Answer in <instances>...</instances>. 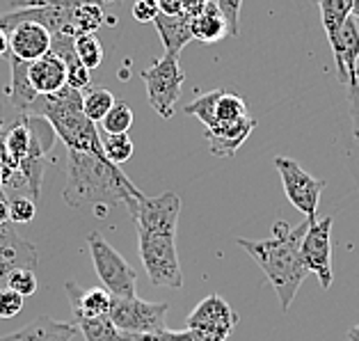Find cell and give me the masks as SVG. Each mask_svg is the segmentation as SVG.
Here are the masks:
<instances>
[{
	"instance_id": "6da1fadb",
	"label": "cell",
	"mask_w": 359,
	"mask_h": 341,
	"mask_svg": "<svg viewBox=\"0 0 359 341\" xmlns=\"http://www.w3.org/2000/svg\"><path fill=\"white\" fill-rule=\"evenodd\" d=\"M62 197L72 208L94 206L99 218H106V208L126 206L133 199H142L144 192L106 156L67 149V186Z\"/></svg>"
},
{
	"instance_id": "7a4b0ae2",
	"label": "cell",
	"mask_w": 359,
	"mask_h": 341,
	"mask_svg": "<svg viewBox=\"0 0 359 341\" xmlns=\"http://www.w3.org/2000/svg\"><path fill=\"white\" fill-rule=\"evenodd\" d=\"M309 227V220L291 227L284 220H277L273 225V236L264 241H245L238 239L236 243L257 261L259 268L264 270L270 286L275 288L282 312L286 314L297 295V288L309 275L300 257V241Z\"/></svg>"
},
{
	"instance_id": "3957f363",
	"label": "cell",
	"mask_w": 359,
	"mask_h": 341,
	"mask_svg": "<svg viewBox=\"0 0 359 341\" xmlns=\"http://www.w3.org/2000/svg\"><path fill=\"white\" fill-rule=\"evenodd\" d=\"M30 112L46 117L53 126L55 135L67 145V149H78L96 156L103 154V140L96 131L94 121L83 112V92L65 85L55 94H43L34 101Z\"/></svg>"
},
{
	"instance_id": "277c9868",
	"label": "cell",
	"mask_w": 359,
	"mask_h": 341,
	"mask_svg": "<svg viewBox=\"0 0 359 341\" xmlns=\"http://www.w3.org/2000/svg\"><path fill=\"white\" fill-rule=\"evenodd\" d=\"M137 246L149 282L165 288H183L177 234H154L137 229Z\"/></svg>"
},
{
	"instance_id": "5b68a950",
	"label": "cell",
	"mask_w": 359,
	"mask_h": 341,
	"mask_svg": "<svg viewBox=\"0 0 359 341\" xmlns=\"http://www.w3.org/2000/svg\"><path fill=\"white\" fill-rule=\"evenodd\" d=\"M87 248H90L96 275H99L103 288H106L112 298H130V295H137L135 293L137 270L130 266L99 232H92L87 236Z\"/></svg>"
},
{
	"instance_id": "8992f818",
	"label": "cell",
	"mask_w": 359,
	"mask_h": 341,
	"mask_svg": "<svg viewBox=\"0 0 359 341\" xmlns=\"http://www.w3.org/2000/svg\"><path fill=\"white\" fill-rule=\"evenodd\" d=\"M142 81L147 87L149 106L156 110V115L163 119L174 117V106L181 99L183 83H186V74L179 65V55L165 53L161 60H156L151 67L142 69Z\"/></svg>"
},
{
	"instance_id": "52a82bcc",
	"label": "cell",
	"mask_w": 359,
	"mask_h": 341,
	"mask_svg": "<svg viewBox=\"0 0 359 341\" xmlns=\"http://www.w3.org/2000/svg\"><path fill=\"white\" fill-rule=\"evenodd\" d=\"M275 168L279 172V179H282L288 202L304 215V220H309V222L318 220L316 215H318L320 192L325 190L327 183L323 179L311 177V174L304 172L293 159H284V156H277Z\"/></svg>"
},
{
	"instance_id": "ba28073f",
	"label": "cell",
	"mask_w": 359,
	"mask_h": 341,
	"mask_svg": "<svg viewBox=\"0 0 359 341\" xmlns=\"http://www.w3.org/2000/svg\"><path fill=\"white\" fill-rule=\"evenodd\" d=\"M238 323V314H233L222 295L211 293L188 314L186 326L195 341H226Z\"/></svg>"
},
{
	"instance_id": "9c48e42d",
	"label": "cell",
	"mask_w": 359,
	"mask_h": 341,
	"mask_svg": "<svg viewBox=\"0 0 359 341\" xmlns=\"http://www.w3.org/2000/svg\"><path fill=\"white\" fill-rule=\"evenodd\" d=\"M168 312H170L168 302H149L137 298V295H130V298H112V307L108 316L119 330L137 337V335L165 330Z\"/></svg>"
},
{
	"instance_id": "30bf717a",
	"label": "cell",
	"mask_w": 359,
	"mask_h": 341,
	"mask_svg": "<svg viewBox=\"0 0 359 341\" xmlns=\"http://www.w3.org/2000/svg\"><path fill=\"white\" fill-rule=\"evenodd\" d=\"M126 211L135 222V229L154 234H177L181 197L174 190L163 192L158 197H142L126 204Z\"/></svg>"
},
{
	"instance_id": "8fae6325",
	"label": "cell",
	"mask_w": 359,
	"mask_h": 341,
	"mask_svg": "<svg viewBox=\"0 0 359 341\" xmlns=\"http://www.w3.org/2000/svg\"><path fill=\"white\" fill-rule=\"evenodd\" d=\"M332 225H334L332 215L309 222L300 241L302 264L309 273L318 277L320 288H325V291L334 279V270H332Z\"/></svg>"
},
{
	"instance_id": "7c38bea8",
	"label": "cell",
	"mask_w": 359,
	"mask_h": 341,
	"mask_svg": "<svg viewBox=\"0 0 359 341\" xmlns=\"http://www.w3.org/2000/svg\"><path fill=\"white\" fill-rule=\"evenodd\" d=\"M39 255L30 241L16 232L14 222L0 225V288L7 284V277L14 268L37 270Z\"/></svg>"
},
{
	"instance_id": "4fadbf2b",
	"label": "cell",
	"mask_w": 359,
	"mask_h": 341,
	"mask_svg": "<svg viewBox=\"0 0 359 341\" xmlns=\"http://www.w3.org/2000/svg\"><path fill=\"white\" fill-rule=\"evenodd\" d=\"M330 46H332V55H334L339 83L344 87L357 83L355 69L359 62V25L353 14L348 16L346 23L341 25L334 37L330 39Z\"/></svg>"
},
{
	"instance_id": "5bb4252c",
	"label": "cell",
	"mask_w": 359,
	"mask_h": 341,
	"mask_svg": "<svg viewBox=\"0 0 359 341\" xmlns=\"http://www.w3.org/2000/svg\"><path fill=\"white\" fill-rule=\"evenodd\" d=\"M10 37V55L23 60V62H34L41 55H46L50 51V34L41 23L37 21H21L7 32Z\"/></svg>"
},
{
	"instance_id": "9a60e30c",
	"label": "cell",
	"mask_w": 359,
	"mask_h": 341,
	"mask_svg": "<svg viewBox=\"0 0 359 341\" xmlns=\"http://www.w3.org/2000/svg\"><path fill=\"white\" fill-rule=\"evenodd\" d=\"M254 126H257V119L248 115L238 121H231V124H217L206 128L204 138L208 142V149H211L213 156H220V159H233L243 142H248Z\"/></svg>"
},
{
	"instance_id": "2e32d148",
	"label": "cell",
	"mask_w": 359,
	"mask_h": 341,
	"mask_svg": "<svg viewBox=\"0 0 359 341\" xmlns=\"http://www.w3.org/2000/svg\"><path fill=\"white\" fill-rule=\"evenodd\" d=\"M28 78L39 96L55 94L67 85V65L62 58L55 55L53 51H48L46 55H41L39 60L28 65Z\"/></svg>"
},
{
	"instance_id": "e0dca14e",
	"label": "cell",
	"mask_w": 359,
	"mask_h": 341,
	"mask_svg": "<svg viewBox=\"0 0 359 341\" xmlns=\"http://www.w3.org/2000/svg\"><path fill=\"white\" fill-rule=\"evenodd\" d=\"M65 291L69 295L74 321L78 319H94V316H108L112 307V295L101 286L81 288L76 282H67Z\"/></svg>"
},
{
	"instance_id": "ac0fdd59",
	"label": "cell",
	"mask_w": 359,
	"mask_h": 341,
	"mask_svg": "<svg viewBox=\"0 0 359 341\" xmlns=\"http://www.w3.org/2000/svg\"><path fill=\"white\" fill-rule=\"evenodd\" d=\"M78 335L76 323L55 321L50 316H37L28 326L0 337V341H72Z\"/></svg>"
},
{
	"instance_id": "d6986e66",
	"label": "cell",
	"mask_w": 359,
	"mask_h": 341,
	"mask_svg": "<svg viewBox=\"0 0 359 341\" xmlns=\"http://www.w3.org/2000/svg\"><path fill=\"white\" fill-rule=\"evenodd\" d=\"M192 16L188 14H158L156 16V30H158V37L165 46V53L168 55H181V48L186 46L188 41H192V28H190Z\"/></svg>"
},
{
	"instance_id": "ffe728a7",
	"label": "cell",
	"mask_w": 359,
	"mask_h": 341,
	"mask_svg": "<svg viewBox=\"0 0 359 341\" xmlns=\"http://www.w3.org/2000/svg\"><path fill=\"white\" fill-rule=\"evenodd\" d=\"M190 28L192 39L201 44H217L229 37V25H226V19L222 16L220 7L215 5V0H208L204 10L192 16Z\"/></svg>"
},
{
	"instance_id": "44dd1931",
	"label": "cell",
	"mask_w": 359,
	"mask_h": 341,
	"mask_svg": "<svg viewBox=\"0 0 359 341\" xmlns=\"http://www.w3.org/2000/svg\"><path fill=\"white\" fill-rule=\"evenodd\" d=\"M28 65L30 62H23V60L10 55V67H12V81L10 87H7V94H10V101L16 112H30L34 101L39 99V94L34 92V87L30 85V78H28Z\"/></svg>"
},
{
	"instance_id": "7402d4cb",
	"label": "cell",
	"mask_w": 359,
	"mask_h": 341,
	"mask_svg": "<svg viewBox=\"0 0 359 341\" xmlns=\"http://www.w3.org/2000/svg\"><path fill=\"white\" fill-rule=\"evenodd\" d=\"M78 332L85 341H135L133 335L119 330L110 316H94V319H78L74 321Z\"/></svg>"
},
{
	"instance_id": "603a6c76",
	"label": "cell",
	"mask_w": 359,
	"mask_h": 341,
	"mask_svg": "<svg viewBox=\"0 0 359 341\" xmlns=\"http://www.w3.org/2000/svg\"><path fill=\"white\" fill-rule=\"evenodd\" d=\"M5 149L12 168L19 172V163L25 159V154L30 149V126L25 121V115H21L10 131H5Z\"/></svg>"
},
{
	"instance_id": "cb8c5ba5",
	"label": "cell",
	"mask_w": 359,
	"mask_h": 341,
	"mask_svg": "<svg viewBox=\"0 0 359 341\" xmlns=\"http://www.w3.org/2000/svg\"><path fill=\"white\" fill-rule=\"evenodd\" d=\"M316 5L320 10L323 30H325L327 39H332L348 16L353 14V0H316Z\"/></svg>"
},
{
	"instance_id": "d4e9b609",
	"label": "cell",
	"mask_w": 359,
	"mask_h": 341,
	"mask_svg": "<svg viewBox=\"0 0 359 341\" xmlns=\"http://www.w3.org/2000/svg\"><path fill=\"white\" fill-rule=\"evenodd\" d=\"M106 23V12H103L101 5L94 3H85L81 7H74L72 10V28L78 34H94L101 30V25Z\"/></svg>"
},
{
	"instance_id": "484cf974",
	"label": "cell",
	"mask_w": 359,
	"mask_h": 341,
	"mask_svg": "<svg viewBox=\"0 0 359 341\" xmlns=\"http://www.w3.org/2000/svg\"><path fill=\"white\" fill-rule=\"evenodd\" d=\"M115 94L106 87H87V94L83 96V112L90 121L99 124L108 115V110L115 106Z\"/></svg>"
},
{
	"instance_id": "4316f807",
	"label": "cell",
	"mask_w": 359,
	"mask_h": 341,
	"mask_svg": "<svg viewBox=\"0 0 359 341\" xmlns=\"http://www.w3.org/2000/svg\"><path fill=\"white\" fill-rule=\"evenodd\" d=\"M243 117H248V103H245L243 96L220 90L215 103V126L217 124H231V121H238Z\"/></svg>"
},
{
	"instance_id": "83f0119b",
	"label": "cell",
	"mask_w": 359,
	"mask_h": 341,
	"mask_svg": "<svg viewBox=\"0 0 359 341\" xmlns=\"http://www.w3.org/2000/svg\"><path fill=\"white\" fill-rule=\"evenodd\" d=\"M133 110L126 101H115V106L108 110V115L101 119V126L108 135H119V133H128L130 126H133Z\"/></svg>"
},
{
	"instance_id": "f1b7e54d",
	"label": "cell",
	"mask_w": 359,
	"mask_h": 341,
	"mask_svg": "<svg viewBox=\"0 0 359 341\" xmlns=\"http://www.w3.org/2000/svg\"><path fill=\"white\" fill-rule=\"evenodd\" d=\"M74 48H76V55L78 60L83 62V67L92 69L101 67L103 62V44L96 34H78L74 39Z\"/></svg>"
},
{
	"instance_id": "f546056e",
	"label": "cell",
	"mask_w": 359,
	"mask_h": 341,
	"mask_svg": "<svg viewBox=\"0 0 359 341\" xmlns=\"http://www.w3.org/2000/svg\"><path fill=\"white\" fill-rule=\"evenodd\" d=\"M217 96H220V90H213V92H206L197 96L195 101L186 106V115L197 117L201 124L206 128L215 126V103H217Z\"/></svg>"
},
{
	"instance_id": "4dcf8cb0",
	"label": "cell",
	"mask_w": 359,
	"mask_h": 341,
	"mask_svg": "<svg viewBox=\"0 0 359 341\" xmlns=\"http://www.w3.org/2000/svg\"><path fill=\"white\" fill-rule=\"evenodd\" d=\"M103 154L115 165H124L133 156V140L128 138V133H119V135L106 133V138H103Z\"/></svg>"
},
{
	"instance_id": "1f68e13d",
	"label": "cell",
	"mask_w": 359,
	"mask_h": 341,
	"mask_svg": "<svg viewBox=\"0 0 359 341\" xmlns=\"http://www.w3.org/2000/svg\"><path fill=\"white\" fill-rule=\"evenodd\" d=\"M5 286H10L14 288L16 293H21L23 298H28V295L32 293H37V275H34V270L30 268H14L10 277H7V284Z\"/></svg>"
},
{
	"instance_id": "d6a6232c",
	"label": "cell",
	"mask_w": 359,
	"mask_h": 341,
	"mask_svg": "<svg viewBox=\"0 0 359 341\" xmlns=\"http://www.w3.org/2000/svg\"><path fill=\"white\" fill-rule=\"evenodd\" d=\"M85 3H94V5H117L119 0H12V7H65V10H74V7H81Z\"/></svg>"
},
{
	"instance_id": "836d02e7",
	"label": "cell",
	"mask_w": 359,
	"mask_h": 341,
	"mask_svg": "<svg viewBox=\"0 0 359 341\" xmlns=\"http://www.w3.org/2000/svg\"><path fill=\"white\" fill-rule=\"evenodd\" d=\"M34 215H37V206H34L32 197H12L10 199V220L14 225L32 222Z\"/></svg>"
},
{
	"instance_id": "e575fe53",
	"label": "cell",
	"mask_w": 359,
	"mask_h": 341,
	"mask_svg": "<svg viewBox=\"0 0 359 341\" xmlns=\"http://www.w3.org/2000/svg\"><path fill=\"white\" fill-rule=\"evenodd\" d=\"M23 295L16 293L14 288L3 286L0 288V319H14L16 314H21L23 309Z\"/></svg>"
},
{
	"instance_id": "d590c367",
	"label": "cell",
	"mask_w": 359,
	"mask_h": 341,
	"mask_svg": "<svg viewBox=\"0 0 359 341\" xmlns=\"http://www.w3.org/2000/svg\"><path fill=\"white\" fill-rule=\"evenodd\" d=\"M5 186H19V172L12 168L5 149V133H0V197H5Z\"/></svg>"
},
{
	"instance_id": "8d00e7d4",
	"label": "cell",
	"mask_w": 359,
	"mask_h": 341,
	"mask_svg": "<svg viewBox=\"0 0 359 341\" xmlns=\"http://www.w3.org/2000/svg\"><path fill=\"white\" fill-rule=\"evenodd\" d=\"M215 5L220 7L222 16L226 19V25H229V34H231V37H236V34H238V21H241L243 0H215Z\"/></svg>"
},
{
	"instance_id": "74e56055",
	"label": "cell",
	"mask_w": 359,
	"mask_h": 341,
	"mask_svg": "<svg viewBox=\"0 0 359 341\" xmlns=\"http://www.w3.org/2000/svg\"><path fill=\"white\" fill-rule=\"evenodd\" d=\"M158 14H161V10H158V3H156V0H135L133 19L137 23H154Z\"/></svg>"
},
{
	"instance_id": "f35d334b",
	"label": "cell",
	"mask_w": 359,
	"mask_h": 341,
	"mask_svg": "<svg viewBox=\"0 0 359 341\" xmlns=\"http://www.w3.org/2000/svg\"><path fill=\"white\" fill-rule=\"evenodd\" d=\"M135 341H195V337L190 335V330L183 332H172V330H158V332H149V335H137Z\"/></svg>"
},
{
	"instance_id": "ab89813d",
	"label": "cell",
	"mask_w": 359,
	"mask_h": 341,
	"mask_svg": "<svg viewBox=\"0 0 359 341\" xmlns=\"http://www.w3.org/2000/svg\"><path fill=\"white\" fill-rule=\"evenodd\" d=\"M348 110H350V119H353V135L359 142V83L348 85Z\"/></svg>"
},
{
	"instance_id": "60d3db41",
	"label": "cell",
	"mask_w": 359,
	"mask_h": 341,
	"mask_svg": "<svg viewBox=\"0 0 359 341\" xmlns=\"http://www.w3.org/2000/svg\"><path fill=\"white\" fill-rule=\"evenodd\" d=\"M156 3H158L161 14H168V16L183 14V0H156Z\"/></svg>"
},
{
	"instance_id": "b9f144b4",
	"label": "cell",
	"mask_w": 359,
	"mask_h": 341,
	"mask_svg": "<svg viewBox=\"0 0 359 341\" xmlns=\"http://www.w3.org/2000/svg\"><path fill=\"white\" fill-rule=\"evenodd\" d=\"M206 3H208V0H183V14L195 16V14H199L201 10H204Z\"/></svg>"
},
{
	"instance_id": "7bdbcfd3",
	"label": "cell",
	"mask_w": 359,
	"mask_h": 341,
	"mask_svg": "<svg viewBox=\"0 0 359 341\" xmlns=\"http://www.w3.org/2000/svg\"><path fill=\"white\" fill-rule=\"evenodd\" d=\"M10 55V37H7L5 30H0V58Z\"/></svg>"
},
{
	"instance_id": "ee69618b",
	"label": "cell",
	"mask_w": 359,
	"mask_h": 341,
	"mask_svg": "<svg viewBox=\"0 0 359 341\" xmlns=\"http://www.w3.org/2000/svg\"><path fill=\"white\" fill-rule=\"evenodd\" d=\"M348 341H359V323H357L355 328L348 330Z\"/></svg>"
},
{
	"instance_id": "f6af8a7d",
	"label": "cell",
	"mask_w": 359,
	"mask_h": 341,
	"mask_svg": "<svg viewBox=\"0 0 359 341\" xmlns=\"http://www.w3.org/2000/svg\"><path fill=\"white\" fill-rule=\"evenodd\" d=\"M353 16L359 19V0H353Z\"/></svg>"
},
{
	"instance_id": "bcb514c9",
	"label": "cell",
	"mask_w": 359,
	"mask_h": 341,
	"mask_svg": "<svg viewBox=\"0 0 359 341\" xmlns=\"http://www.w3.org/2000/svg\"><path fill=\"white\" fill-rule=\"evenodd\" d=\"M0 110H3V101H0ZM0 133H5L3 131V115H0Z\"/></svg>"
},
{
	"instance_id": "7dc6e473",
	"label": "cell",
	"mask_w": 359,
	"mask_h": 341,
	"mask_svg": "<svg viewBox=\"0 0 359 341\" xmlns=\"http://www.w3.org/2000/svg\"><path fill=\"white\" fill-rule=\"evenodd\" d=\"M355 81L359 83V62H357V69H355Z\"/></svg>"
}]
</instances>
